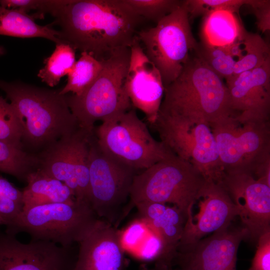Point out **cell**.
I'll return each instance as SVG.
<instances>
[{"mask_svg":"<svg viewBox=\"0 0 270 270\" xmlns=\"http://www.w3.org/2000/svg\"><path fill=\"white\" fill-rule=\"evenodd\" d=\"M0 90L14 108L22 128V142L41 151L79 128L66 94L60 90L0 80Z\"/></svg>","mask_w":270,"mask_h":270,"instance_id":"cell-3","label":"cell"},{"mask_svg":"<svg viewBox=\"0 0 270 270\" xmlns=\"http://www.w3.org/2000/svg\"><path fill=\"white\" fill-rule=\"evenodd\" d=\"M149 230L148 234L136 252L142 259L154 260L156 262L160 260L162 255L164 244L159 235L152 230Z\"/></svg>","mask_w":270,"mask_h":270,"instance_id":"cell-33","label":"cell"},{"mask_svg":"<svg viewBox=\"0 0 270 270\" xmlns=\"http://www.w3.org/2000/svg\"><path fill=\"white\" fill-rule=\"evenodd\" d=\"M153 126L174 154L190 162L207 179L218 181L222 171L210 126L192 119L158 116Z\"/></svg>","mask_w":270,"mask_h":270,"instance_id":"cell-9","label":"cell"},{"mask_svg":"<svg viewBox=\"0 0 270 270\" xmlns=\"http://www.w3.org/2000/svg\"><path fill=\"white\" fill-rule=\"evenodd\" d=\"M54 18L62 42L102 60L114 52L130 48L142 20L120 0H46L43 10Z\"/></svg>","mask_w":270,"mask_h":270,"instance_id":"cell-1","label":"cell"},{"mask_svg":"<svg viewBox=\"0 0 270 270\" xmlns=\"http://www.w3.org/2000/svg\"><path fill=\"white\" fill-rule=\"evenodd\" d=\"M0 199H10L24 204L22 190L0 176Z\"/></svg>","mask_w":270,"mask_h":270,"instance_id":"cell-37","label":"cell"},{"mask_svg":"<svg viewBox=\"0 0 270 270\" xmlns=\"http://www.w3.org/2000/svg\"><path fill=\"white\" fill-rule=\"evenodd\" d=\"M255 16L258 30L262 33L270 30V0H251L246 5Z\"/></svg>","mask_w":270,"mask_h":270,"instance_id":"cell-35","label":"cell"},{"mask_svg":"<svg viewBox=\"0 0 270 270\" xmlns=\"http://www.w3.org/2000/svg\"><path fill=\"white\" fill-rule=\"evenodd\" d=\"M146 270H173L172 267L168 266H167L161 264H155L154 266L150 269H146Z\"/></svg>","mask_w":270,"mask_h":270,"instance_id":"cell-38","label":"cell"},{"mask_svg":"<svg viewBox=\"0 0 270 270\" xmlns=\"http://www.w3.org/2000/svg\"><path fill=\"white\" fill-rule=\"evenodd\" d=\"M75 52L66 42L56 44L52 53L45 59V65L39 70L38 76L48 86H56L62 77L68 75L76 62Z\"/></svg>","mask_w":270,"mask_h":270,"instance_id":"cell-27","label":"cell"},{"mask_svg":"<svg viewBox=\"0 0 270 270\" xmlns=\"http://www.w3.org/2000/svg\"><path fill=\"white\" fill-rule=\"evenodd\" d=\"M234 118L243 122H269L270 58L260 66L225 81Z\"/></svg>","mask_w":270,"mask_h":270,"instance_id":"cell-17","label":"cell"},{"mask_svg":"<svg viewBox=\"0 0 270 270\" xmlns=\"http://www.w3.org/2000/svg\"><path fill=\"white\" fill-rule=\"evenodd\" d=\"M222 170L254 171L270 161V122L230 118L210 126Z\"/></svg>","mask_w":270,"mask_h":270,"instance_id":"cell-11","label":"cell"},{"mask_svg":"<svg viewBox=\"0 0 270 270\" xmlns=\"http://www.w3.org/2000/svg\"><path fill=\"white\" fill-rule=\"evenodd\" d=\"M102 68V60L86 52H82L68 74L67 83L60 89V94L65 95L71 92L80 96L95 82Z\"/></svg>","mask_w":270,"mask_h":270,"instance_id":"cell-25","label":"cell"},{"mask_svg":"<svg viewBox=\"0 0 270 270\" xmlns=\"http://www.w3.org/2000/svg\"><path fill=\"white\" fill-rule=\"evenodd\" d=\"M100 148L136 171L146 169L173 153L155 140L134 110L110 118L94 129Z\"/></svg>","mask_w":270,"mask_h":270,"instance_id":"cell-7","label":"cell"},{"mask_svg":"<svg viewBox=\"0 0 270 270\" xmlns=\"http://www.w3.org/2000/svg\"><path fill=\"white\" fill-rule=\"evenodd\" d=\"M88 168L90 206L99 218L114 226L119 221L120 212L129 198L137 171L106 154L94 132L90 140Z\"/></svg>","mask_w":270,"mask_h":270,"instance_id":"cell-10","label":"cell"},{"mask_svg":"<svg viewBox=\"0 0 270 270\" xmlns=\"http://www.w3.org/2000/svg\"><path fill=\"white\" fill-rule=\"evenodd\" d=\"M130 13L142 20L145 18L156 24L178 7L183 0H120Z\"/></svg>","mask_w":270,"mask_h":270,"instance_id":"cell-29","label":"cell"},{"mask_svg":"<svg viewBox=\"0 0 270 270\" xmlns=\"http://www.w3.org/2000/svg\"><path fill=\"white\" fill-rule=\"evenodd\" d=\"M71 248L42 240L24 243L0 234V270H73L76 256Z\"/></svg>","mask_w":270,"mask_h":270,"instance_id":"cell-14","label":"cell"},{"mask_svg":"<svg viewBox=\"0 0 270 270\" xmlns=\"http://www.w3.org/2000/svg\"><path fill=\"white\" fill-rule=\"evenodd\" d=\"M130 48L114 52L101 60L103 68L92 84L80 96L66 94L68 107L78 124L92 132L94 124L126 112L132 104L124 88Z\"/></svg>","mask_w":270,"mask_h":270,"instance_id":"cell-6","label":"cell"},{"mask_svg":"<svg viewBox=\"0 0 270 270\" xmlns=\"http://www.w3.org/2000/svg\"><path fill=\"white\" fill-rule=\"evenodd\" d=\"M242 44L244 56L236 63L234 76L260 66L270 58V46L258 34L246 30Z\"/></svg>","mask_w":270,"mask_h":270,"instance_id":"cell-28","label":"cell"},{"mask_svg":"<svg viewBox=\"0 0 270 270\" xmlns=\"http://www.w3.org/2000/svg\"><path fill=\"white\" fill-rule=\"evenodd\" d=\"M206 180L193 165L172 154L136 174L129 208L142 202L170 203L187 218Z\"/></svg>","mask_w":270,"mask_h":270,"instance_id":"cell-4","label":"cell"},{"mask_svg":"<svg viewBox=\"0 0 270 270\" xmlns=\"http://www.w3.org/2000/svg\"><path fill=\"white\" fill-rule=\"evenodd\" d=\"M230 226L178 252L173 262L180 270H236L238 248L248 233L244 227Z\"/></svg>","mask_w":270,"mask_h":270,"instance_id":"cell-16","label":"cell"},{"mask_svg":"<svg viewBox=\"0 0 270 270\" xmlns=\"http://www.w3.org/2000/svg\"><path fill=\"white\" fill-rule=\"evenodd\" d=\"M78 243L73 270H124L125 250L120 231L107 221L99 218Z\"/></svg>","mask_w":270,"mask_h":270,"instance_id":"cell-19","label":"cell"},{"mask_svg":"<svg viewBox=\"0 0 270 270\" xmlns=\"http://www.w3.org/2000/svg\"><path fill=\"white\" fill-rule=\"evenodd\" d=\"M258 246L248 270H270V231L258 239Z\"/></svg>","mask_w":270,"mask_h":270,"instance_id":"cell-34","label":"cell"},{"mask_svg":"<svg viewBox=\"0 0 270 270\" xmlns=\"http://www.w3.org/2000/svg\"><path fill=\"white\" fill-rule=\"evenodd\" d=\"M6 52V50L2 46H0V56L4 54Z\"/></svg>","mask_w":270,"mask_h":270,"instance_id":"cell-39","label":"cell"},{"mask_svg":"<svg viewBox=\"0 0 270 270\" xmlns=\"http://www.w3.org/2000/svg\"><path fill=\"white\" fill-rule=\"evenodd\" d=\"M0 225H5L4 222L0 218Z\"/></svg>","mask_w":270,"mask_h":270,"instance_id":"cell-40","label":"cell"},{"mask_svg":"<svg viewBox=\"0 0 270 270\" xmlns=\"http://www.w3.org/2000/svg\"><path fill=\"white\" fill-rule=\"evenodd\" d=\"M246 30L240 16L234 12L214 10L202 16L200 43L210 47L228 46L242 39Z\"/></svg>","mask_w":270,"mask_h":270,"instance_id":"cell-21","label":"cell"},{"mask_svg":"<svg viewBox=\"0 0 270 270\" xmlns=\"http://www.w3.org/2000/svg\"><path fill=\"white\" fill-rule=\"evenodd\" d=\"M98 219L90 204L76 200L40 205L23 208L6 225V233L14 236L26 233L32 240L70 248L85 236Z\"/></svg>","mask_w":270,"mask_h":270,"instance_id":"cell-5","label":"cell"},{"mask_svg":"<svg viewBox=\"0 0 270 270\" xmlns=\"http://www.w3.org/2000/svg\"><path fill=\"white\" fill-rule=\"evenodd\" d=\"M198 201L199 210L187 217L177 252L194 244L204 236L230 226L239 216L238 207L227 192L218 182L207 180L201 190Z\"/></svg>","mask_w":270,"mask_h":270,"instance_id":"cell-15","label":"cell"},{"mask_svg":"<svg viewBox=\"0 0 270 270\" xmlns=\"http://www.w3.org/2000/svg\"><path fill=\"white\" fill-rule=\"evenodd\" d=\"M130 58L124 88L131 104L153 125L164 95L160 74L146 56L137 36L130 48Z\"/></svg>","mask_w":270,"mask_h":270,"instance_id":"cell-18","label":"cell"},{"mask_svg":"<svg viewBox=\"0 0 270 270\" xmlns=\"http://www.w3.org/2000/svg\"><path fill=\"white\" fill-rule=\"evenodd\" d=\"M242 38L222 47L207 46L198 42L194 55L226 81L234 76L236 64L244 56Z\"/></svg>","mask_w":270,"mask_h":270,"instance_id":"cell-24","label":"cell"},{"mask_svg":"<svg viewBox=\"0 0 270 270\" xmlns=\"http://www.w3.org/2000/svg\"><path fill=\"white\" fill-rule=\"evenodd\" d=\"M22 132L16 113L6 98L0 96V140L23 149Z\"/></svg>","mask_w":270,"mask_h":270,"instance_id":"cell-30","label":"cell"},{"mask_svg":"<svg viewBox=\"0 0 270 270\" xmlns=\"http://www.w3.org/2000/svg\"><path fill=\"white\" fill-rule=\"evenodd\" d=\"M251 0H184L190 22L216 9L230 10L240 16L241 7L249 4Z\"/></svg>","mask_w":270,"mask_h":270,"instance_id":"cell-31","label":"cell"},{"mask_svg":"<svg viewBox=\"0 0 270 270\" xmlns=\"http://www.w3.org/2000/svg\"><path fill=\"white\" fill-rule=\"evenodd\" d=\"M137 35L148 59L160 72L164 88L180 74L198 42L192 34L184 0L156 26Z\"/></svg>","mask_w":270,"mask_h":270,"instance_id":"cell-8","label":"cell"},{"mask_svg":"<svg viewBox=\"0 0 270 270\" xmlns=\"http://www.w3.org/2000/svg\"><path fill=\"white\" fill-rule=\"evenodd\" d=\"M38 166L37 155L0 140V172L26 181L28 174Z\"/></svg>","mask_w":270,"mask_h":270,"instance_id":"cell-26","label":"cell"},{"mask_svg":"<svg viewBox=\"0 0 270 270\" xmlns=\"http://www.w3.org/2000/svg\"><path fill=\"white\" fill-rule=\"evenodd\" d=\"M26 186L22 190L24 208L76 200L73 192L64 183L47 174L40 169L30 173Z\"/></svg>","mask_w":270,"mask_h":270,"instance_id":"cell-22","label":"cell"},{"mask_svg":"<svg viewBox=\"0 0 270 270\" xmlns=\"http://www.w3.org/2000/svg\"><path fill=\"white\" fill-rule=\"evenodd\" d=\"M149 231L148 226L140 218L132 221L123 230L120 231V240L124 250L136 252Z\"/></svg>","mask_w":270,"mask_h":270,"instance_id":"cell-32","label":"cell"},{"mask_svg":"<svg viewBox=\"0 0 270 270\" xmlns=\"http://www.w3.org/2000/svg\"><path fill=\"white\" fill-rule=\"evenodd\" d=\"M44 2L43 0H0V6L7 8L18 9L26 13L30 10H36L38 12Z\"/></svg>","mask_w":270,"mask_h":270,"instance_id":"cell-36","label":"cell"},{"mask_svg":"<svg viewBox=\"0 0 270 270\" xmlns=\"http://www.w3.org/2000/svg\"><path fill=\"white\" fill-rule=\"evenodd\" d=\"M140 218L148 228L156 232L164 244L160 260L155 264L172 267L186 220V216L177 207L166 204L142 202L135 205Z\"/></svg>","mask_w":270,"mask_h":270,"instance_id":"cell-20","label":"cell"},{"mask_svg":"<svg viewBox=\"0 0 270 270\" xmlns=\"http://www.w3.org/2000/svg\"><path fill=\"white\" fill-rule=\"evenodd\" d=\"M93 134L79 127L37 155L38 168L66 185L73 192L76 200L89 204L88 157Z\"/></svg>","mask_w":270,"mask_h":270,"instance_id":"cell-12","label":"cell"},{"mask_svg":"<svg viewBox=\"0 0 270 270\" xmlns=\"http://www.w3.org/2000/svg\"><path fill=\"white\" fill-rule=\"evenodd\" d=\"M216 182L238 207L251 240L270 231V184L246 170H223Z\"/></svg>","mask_w":270,"mask_h":270,"instance_id":"cell-13","label":"cell"},{"mask_svg":"<svg viewBox=\"0 0 270 270\" xmlns=\"http://www.w3.org/2000/svg\"><path fill=\"white\" fill-rule=\"evenodd\" d=\"M158 116L200 120L210 126L234 118L224 80L194 55L164 88Z\"/></svg>","mask_w":270,"mask_h":270,"instance_id":"cell-2","label":"cell"},{"mask_svg":"<svg viewBox=\"0 0 270 270\" xmlns=\"http://www.w3.org/2000/svg\"><path fill=\"white\" fill-rule=\"evenodd\" d=\"M40 18L36 14L32 15L18 9L7 8L0 6V35L20 38H42L56 44L62 42L60 32L51 26L37 24Z\"/></svg>","mask_w":270,"mask_h":270,"instance_id":"cell-23","label":"cell"}]
</instances>
